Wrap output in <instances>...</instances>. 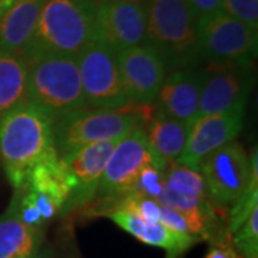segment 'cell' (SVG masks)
Masks as SVG:
<instances>
[{"label": "cell", "instance_id": "obj_1", "mask_svg": "<svg viewBox=\"0 0 258 258\" xmlns=\"http://www.w3.org/2000/svg\"><path fill=\"white\" fill-rule=\"evenodd\" d=\"M52 152V120L36 106L26 102L0 116V161L15 189L23 188L30 169Z\"/></svg>", "mask_w": 258, "mask_h": 258}, {"label": "cell", "instance_id": "obj_2", "mask_svg": "<svg viewBox=\"0 0 258 258\" xmlns=\"http://www.w3.org/2000/svg\"><path fill=\"white\" fill-rule=\"evenodd\" d=\"M98 40L93 0H45L36 32L22 57L37 55L76 56Z\"/></svg>", "mask_w": 258, "mask_h": 258}, {"label": "cell", "instance_id": "obj_3", "mask_svg": "<svg viewBox=\"0 0 258 258\" xmlns=\"http://www.w3.org/2000/svg\"><path fill=\"white\" fill-rule=\"evenodd\" d=\"M26 62L29 66L26 102L43 112L52 123L88 108L76 57L37 55Z\"/></svg>", "mask_w": 258, "mask_h": 258}, {"label": "cell", "instance_id": "obj_4", "mask_svg": "<svg viewBox=\"0 0 258 258\" xmlns=\"http://www.w3.org/2000/svg\"><path fill=\"white\" fill-rule=\"evenodd\" d=\"M148 45L162 57L166 69L195 68L200 60L197 16L186 0H144Z\"/></svg>", "mask_w": 258, "mask_h": 258}, {"label": "cell", "instance_id": "obj_5", "mask_svg": "<svg viewBox=\"0 0 258 258\" xmlns=\"http://www.w3.org/2000/svg\"><path fill=\"white\" fill-rule=\"evenodd\" d=\"M257 149L249 158L240 142L232 141L214 151L201 162L198 174L204 182L207 200L215 214L227 218L230 208L258 181Z\"/></svg>", "mask_w": 258, "mask_h": 258}, {"label": "cell", "instance_id": "obj_6", "mask_svg": "<svg viewBox=\"0 0 258 258\" xmlns=\"http://www.w3.org/2000/svg\"><path fill=\"white\" fill-rule=\"evenodd\" d=\"M142 123L132 103L118 111L86 108L52 123L53 142L59 157H62L89 144L122 139Z\"/></svg>", "mask_w": 258, "mask_h": 258}, {"label": "cell", "instance_id": "obj_7", "mask_svg": "<svg viewBox=\"0 0 258 258\" xmlns=\"http://www.w3.org/2000/svg\"><path fill=\"white\" fill-rule=\"evenodd\" d=\"M197 40L200 57L210 63L252 64L257 56V29L222 12L197 19Z\"/></svg>", "mask_w": 258, "mask_h": 258}, {"label": "cell", "instance_id": "obj_8", "mask_svg": "<svg viewBox=\"0 0 258 258\" xmlns=\"http://www.w3.org/2000/svg\"><path fill=\"white\" fill-rule=\"evenodd\" d=\"M83 98L88 108L118 111L131 105L123 89L118 64V53L103 43L93 40L76 56Z\"/></svg>", "mask_w": 258, "mask_h": 258}, {"label": "cell", "instance_id": "obj_9", "mask_svg": "<svg viewBox=\"0 0 258 258\" xmlns=\"http://www.w3.org/2000/svg\"><path fill=\"white\" fill-rule=\"evenodd\" d=\"M149 165L168 168V164L149 145L144 128L138 126L118 141L105 166L96 194L102 200L123 198L131 192L141 171Z\"/></svg>", "mask_w": 258, "mask_h": 258}, {"label": "cell", "instance_id": "obj_10", "mask_svg": "<svg viewBox=\"0 0 258 258\" xmlns=\"http://www.w3.org/2000/svg\"><path fill=\"white\" fill-rule=\"evenodd\" d=\"M254 85L252 64H215L203 69L197 118L244 112Z\"/></svg>", "mask_w": 258, "mask_h": 258}, {"label": "cell", "instance_id": "obj_11", "mask_svg": "<svg viewBox=\"0 0 258 258\" xmlns=\"http://www.w3.org/2000/svg\"><path fill=\"white\" fill-rule=\"evenodd\" d=\"M118 141L119 139H111L89 144L60 157L71 185V197L62 212L71 211L92 201L105 166Z\"/></svg>", "mask_w": 258, "mask_h": 258}, {"label": "cell", "instance_id": "obj_12", "mask_svg": "<svg viewBox=\"0 0 258 258\" xmlns=\"http://www.w3.org/2000/svg\"><path fill=\"white\" fill-rule=\"evenodd\" d=\"M123 89L131 103L154 105L165 79L162 57L151 45L131 47L118 53Z\"/></svg>", "mask_w": 258, "mask_h": 258}, {"label": "cell", "instance_id": "obj_13", "mask_svg": "<svg viewBox=\"0 0 258 258\" xmlns=\"http://www.w3.org/2000/svg\"><path fill=\"white\" fill-rule=\"evenodd\" d=\"M96 28L98 39L116 53L148 45L144 3H96Z\"/></svg>", "mask_w": 258, "mask_h": 258}, {"label": "cell", "instance_id": "obj_14", "mask_svg": "<svg viewBox=\"0 0 258 258\" xmlns=\"http://www.w3.org/2000/svg\"><path fill=\"white\" fill-rule=\"evenodd\" d=\"M244 112H230L197 118L189 126V135L178 164L198 172L205 158L214 151L225 147L242 129Z\"/></svg>", "mask_w": 258, "mask_h": 258}, {"label": "cell", "instance_id": "obj_15", "mask_svg": "<svg viewBox=\"0 0 258 258\" xmlns=\"http://www.w3.org/2000/svg\"><path fill=\"white\" fill-rule=\"evenodd\" d=\"M203 86V69H176L164 79L154 102V109L164 116L191 126L197 119Z\"/></svg>", "mask_w": 258, "mask_h": 258}, {"label": "cell", "instance_id": "obj_16", "mask_svg": "<svg viewBox=\"0 0 258 258\" xmlns=\"http://www.w3.org/2000/svg\"><path fill=\"white\" fill-rule=\"evenodd\" d=\"M45 0H18L0 15V52L23 55L36 32Z\"/></svg>", "mask_w": 258, "mask_h": 258}, {"label": "cell", "instance_id": "obj_17", "mask_svg": "<svg viewBox=\"0 0 258 258\" xmlns=\"http://www.w3.org/2000/svg\"><path fill=\"white\" fill-rule=\"evenodd\" d=\"M108 217L115 224H118L122 230L134 235L137 240L142 241L148 245L165 248L169 252H182L189 248L194 242H197V237L194 235L168 230L162 224H147L138 215L125 208H118L109 212Z\"/></svg>", "mask_w": 258, "mask_h": 258}, {"label": "cell", "instance_id": "obj_18", "mask_svg": "<svg viewBox=\"0 0 258 258\" xmlns=\"http://www.w3.org/2000/svg\"><path fill=\"white\" fill-rule=\"evenodd\" d=\"M43 230H33L19 217L16 205L0 214V258H30L43 244Z\"/></svg>", "mask_w": 258, "mask_h": 258}, {"label": "cell", "instance_id": "obj_19", "mask_svg": "<svg viewBox=\"0 0 258 258\" xmlns=\"http://www.w3.org/2000/svg\"><path fill=\"white\" fill-rule=\"evenodd\" d=\"M142 128L149 145L158 155L168 165L178 164L188 141L189 125L164 116L154 109L152 115L142 123Z\"/></svg>", "mask_w": 258, "mask_h": 258}, {"label": "cell", "instance_id": "obj_20", "mask_svg": "<svg viewBox=\"0 0 258 258\" xmlns=\"http://www.w3.org/2000/svg\"><path fill=\"white\" fill-rule=\"evenodd\" d=\"M25 186H28L33 192L49 198L60 208V212L63 211L64 205L71 197V185L57 151L39 161L30 169Z\"/></svg>", "mask_w": 258, "mask_h": 258}, {"label": "cell", "instance_id": "obj_21", "mask_svg": "<svg viewBox=\"0 0 258 258\" xmlns=\"http://www.w3.org/2000/svg\"><path fill=\"white\" fill-rule=\"evenodd\" d=\"M28 62L16 53L0 52V116L28 98Z\"/></svg>", "mask_w": 258, "mask_h": 258}, {"label": "cell", "instance_id": "obj_22", "mask_svg": "<svg viewBox=\"0 0 258 258\" xmlns=\"http://www.w3.org/2000/svg\"><path fill=\"white\" fill-rule=\"evenodd\" d=\"M232 235L231 242L242 258H258V207Z\"/></svg>", "mask_w": 258, "mask_h": 258}, {"label": "cell", "instance_id": "obj_23", "mask_svg": "<svg viewBox=\"0 0 258 258\" xmlns=\"http://www.w3.org/2000/svg\"><path fill=\"white\" fill-rule=\"evenodd\" d=\"M165 171L166 168H162V166H145L141 171V174L137 178V181H135V184H134V186H132V189H131L129 194L142 195V197L154 198V200L159 201L161 195L164 192Z\"/></svg>", "mask_w": 258, "mask_h": 258}, {"label": "cell", "instance_id": "obj_24", "mask_svg": "<svg viewBox=\"0 0 258 258\" xmlns=\"http://www.w3.org/2000/svg\"><path fill=\"white\" fill-rule=\"evenodd\" d=\"M221 12L251 28H258V0H222Z\"/></svg>", "mask_w": 258, "mask_h": 258}, {"label": "cell", "instance_id": "obj_25", "mask_svg": "<svg viewBox=\"0 0 258 258\" xmlns=\"http://www.w3.org/2000/svg\"><path fill=\"white\" fill-rule=\"evenodd\" d=\"M159 224H162L168 230L175 231L179 234L192 235L189 224L185 220L184 215L175 211V210H172V208H169V207H165V205H161V221H159Z\"/></svg>", "mask_w": 258, "mask_h": 258}, {"label": "cell", "instance_id": "obj_26", "mask_svg": "<svg viewBox=\"0 0 258 258\" xmlns=\"http://www.w3.org/2000/svg\"><path fill=\"white\" fill-rule=\"evenodd\" d=\"M221 2L222 0H186L197 19L221 12Z\"/></svg>", "mask_w": 258, "mask_h": 258}, {"label": "cell", "instance_id": "obj_27", "mask_svg": "<svg viewBox=\"0 0 258 258\" xmlns=\"http://www.w3.org/2000/svg\"><path fill=\"white\" fill-rule=\"evenodd\" d=\"M205 258H242V255L234 248L231 240H227L212 244L210 252L205 255Z\"/></svg>", "mask_w": 258, "mask_h": 258}, {"label": "cell", "instance_id": "obj_28", "mask_svg": "<svg viewBox=\"0 0 258 258\" xmlns=\"http://www.w3.org/2000/svg\"><path fill=\"white\" fill-rule=\"evenodd\" d=\"M30 258H56L55 257V251L53 248L50 247V245H45V244H42L39 249H37L36 252L32 255Z\"/></svg>", "mask_w": 258, "mask_h": 258}, {"label": "cell", "instance_id": "obj_29", "mask_svg": "<svg viewBox=\"0 0 258 258\" xmlns=\"http://www.w3.org/2000/svg\"><path fill=\"white\" fill-rule=\"evenodd\" d=\"M18 0H0V15L5 12V10H8L13 5V3H16Z\"/></svg>", "mask_w": 258, "mask_h": 258}, {"label": "cell", "instance_id": "obj_30", "mask_svg": "<svg viewBox=\"0 0 258 258\" xmlns=\"http://www.w3.org/2000/svg\"><path fill=\"white\" fill-rule=\"evenodd\" d=\"M64 258H82V255L78 252V249L72 247V248L66 249V254H64Z\"/></svg>", "mask_w": 258, "mask_h": 258}, {"label": "cell", "instance_id": "obj_31", "mask_svg": "<svg viewBox=\"0 0 258 258\" xmlns=\"http://www.w3.org/2000/svg\"><path fill=\"white\" fill-rule=\"evenodd\" d=\"M95 3H119V2H135V3H144V0H93Z\"/></svg>", "mask_w": 258, "mask_h": 258}]
</instances>
